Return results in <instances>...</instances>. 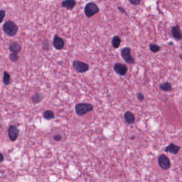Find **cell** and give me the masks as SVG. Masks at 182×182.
Segmentation results:
<instances>
[{"label":"cell","mask_w":182,"mask_h":182,"mask_svg":"<svg viewBox=\"0 0 182 182\" xmlns=\"http://www.w3.org/2000/svg\"><path fill=\"white\" fill-rule=\"evenodd\" d=\"M3 30L4 32L7 36H15L18 32V26L14 22L11 20H9L4 24L3 26Z\"/></svg>","instance_id":"6da1fadb"},{"label":"cell","mask_w":182,"mask_h":182,"mask_svg":"<svg viewBox=\"0 0 182 182\" xmlns=\"http://www.w3.org/2000/svg\"><path fill=\"white\" fill-rule=\"evenodd\" d=\"M94 109V106L89 103H79L75 105V111L78 116H83Z\"/></svg>","instance_id":"7a4b0ae2"},{"label":"cell","mask_w":182,"mask_h":182,"mask_svg":"<svg viewBox=\"0 0 182 182\" xmlns=\"http://www.w3.org/2000/svg\"><path fill=\"white\" fill-rule=\"evenodd\" d=\"M84 11L87 17L90 18L98 13L99 8L95 3L90 2L86 5Z\"/></svg>","instance_id":"3957f363"},{"label":"cell","mask_w":182,"mask_h":182,"mask_svg":"<svg viewBox=\"0 0 182 182\" xmlns=\"http://www.w3.org/2000/svg\"><path fill=\"white\" fill-rule=\"evenodd\" d=\"M122 58L124 59L127 63L129 64H134L135 59L131 55V49L129 47H125L122 49L121 51Z\"/></svg>","instance_id":"277c9868"},{"label":"cell","mask_w":182,"mask_h":182,"mask_svg":"<svg viewBox=\"0 0 182 182\" xmlns=\"http://www.w3.org/2000/svg\"><path fill=\"white\" fill-rule=\"evenodd\" d=\"M73 66L75 71L80 73H85L88 71L89 69V66L88 64L82 62L81 61H74L73 63Z\"/></svg>","instance_id":"5b68a950"},{"label":"cell","mask_w":182,"mask_h":182,"mask_svg":"<svg viewBox=\"0 0 182 182\" xmlns=\"http://www.w3.org/2000/svg\"><path fill=\"white\" fill-rule=\"evenodd\" d=\"M158 161L160 168L164 170L168 169L170 167V161L169 159L164 154H161L159 157Z\"/></svg>","instance_id":"8992f818"},{"label":"cell","mask_w":182,"mask_h":182,"mask_svg":"<svg viewBox=\"0 0 182 182\" xmlns=\"http://www.w3.org/2000/svg\"><path fill=\"white\" fill-rule=\"evenodd\" d=\"M8 136L11 141H15L18 138L19 130L15 125L10 126L8 130Z\"/></svg>","instance_id":"52a82bcc"},{"label":"cell","mask_w":182,"mask_h":182,"mask_svg":"<svg viewBox=\"0 0 182 182\" xmlns=\"http://www.w3.org/2000/svg\"><path fill=\"white\" fill-rule=\"evenodd\" d=\"M114 70L120 75L124 76L128 72V67L125 64L116 63L114 64Z\"/></svg>","instance_id":"ba28073f"},{"label":"cell","mask_w":182,"mask_h":182,"mask_svg":"<svg viewBox=\"0 0 182 182\" xmlns=\"http://www.w3.org/2000/svg\"><path fill=\"white\" fill-rule=\"evenodd\" d=\"M171 34L172 37L177 41H181L182 38V34L180 27L178 25L172 26L171 29Z\"/></svg>","instance_id":"9c48e42d"},{"label":"cell","mask_w":182,"mask_h":182,"mask_svg":"<svg viewBox=\"0 0 182 182\" xmlns=\"http://www.w3.org/2000/svg\"><path fill=\"white\" fill-rule=\"evenodd\" d=\"M64 45H65V42L63 38L57 35L54 36L53 40V46L57 50L63 49L64 47Z\"/></svg>","instance_id":"30bf717a"},{"label":"cell","mask_w":182,"mask_h":182,"mask_svg":"<svg viewBox=\"0 0 182 182\" xmlns=\"http://www.w3.org/2000/svg\"><path fill=\"white\" fill-rule=\"evenodd\" d=\"M180 149L181 147L175 145L174 143H171L168 146L166 147V149H164V151L167 153H169L170 154L176 155L180 151Z\"/></svg>","instance_id":"8fae6325"},{"label":"cell","mask_w":182,"mask_h":182,"mask_svg":"<svg viewBox=\"0 0 182 182\" xmlns=\"http://www.w3.org/2000/svg\"><path fill=\"white\" fill-rule=\"evenodd\" d=\"M9 50L13 53H18L21 50V45L18 42L13 41L10 42L9 46Z\"/></svg>","instance_id":"7c38bea8"},{"label":"cell","mask_w":182,"mask_h":182,"mask_svg":"<svg viewBox=\"0 0 182 182\" xmlns=\"http://www.w3.org/2000/svg\"><path fill=\"white\" fill-rule=\"evenodd\" d=\"M76 4L75 0H64L61 2V6L68 10H72Z\"/></svg>","instance_id":"4fadbf2b"},{"label":"cell","mask_w":182,"mask_h":182,"mask_svg":"<svg viewBox=\"0 0 182 182\" xmlns=\"http://www.w3.org/2000/svg\"><path fill=\"white\" fill-rule=\"evenodd\" d=\"M124 119L127 124H134L135 120V115L134 114L130 111H127L124 115Z\"/></svg>","instance_id":"5bb4252c"},{"label":"cell","mask_w":182,"mask_h":182,"mask_svg":"<svg viewBox=\"0 0 182 182\" xmlns=\"http://www.w3.org/2000/svg\"><path fill=\"white\" fill-rule=\"evenodd\" d=\"M121 42V40L119 36H114L113 37L111 43L112 47L115 49H118L119 48L120 44Z\"/></svg>","instance_id":"9a60e30c"},{"label":"cell","mask_w":182,"mask_h":182,"mask_svg":"<svg viewBox=\"0 0 182 182\" xmlns=\"http://www.w3.org/2000/svg\"><path fill=\"white\" fill-rule=\"evenodd\" d=\"M159 88L162 91L167 92L170 91L172 89V87L168 82H164L160 85Z\"/></svg>","instance_id":"2e32d148"},{"label":"cell","mask_w":182,"mask_h":182,"mask_svg":"<svg viewBox=\"0 0 182 182\" xmlns=\"http://www.w3.org/2000/svg\"><path fill=\"white\" fill-rule=\"evenodd\" d=\"M43 96L42 95L38 93H36L34 95H33V96L32 97V101H33L34 103L37 104L39 102H40L42 99H43Z\"/></svg>","instance_id":"e0dca14e"},{"label":"cell","mask_w":182,"mask_h":182,"mask_svg":"<svg viewBox=\"0 0 182 182\" xmlns=\"http://www.w3.org/2000/svg\"><path fill=\"white\" fill-rule=\"evenodd\" d=\"M43 117L46 120H50L51 119H54L55 115H54L53 112L50 111V110H47L44 112Z\"/></svg>","instance_id":"ac0fdd59"},{"label":"cell","mask_w":182,"mask_h":182,"mask_svg":"<svg viewBox=\"0 0 182 182\" xmlns=\"http://www.w3.org/2000/svg\"><path fill=\"white\" fill-rule=\"evenodd\" d=\"M149 47L150 50L153 53H158L161 49V46H159L156 44H154V43H149Z\"/></svg>","instance_id":"d6986e66"},{"label":"cell","mask_w":182,"mask_h":182,"mask_svg":"<svg viewBox=\"0 0 182 182\" xmlns=\"http://www.w3.org/2000/svg\"><path fill=\"white\" fill-rule=\"evenodd\" d=\"M3 84L5 86H8L10 82V75L7 72L4 71L3 73Z\"/></svg>","instance_id":"ffe728a7"},{"label":"cell","mask_w":182,"mask_h":182,"mask_svg":"<svg viewBox=\"0 0 182 182\" xmlns=\"http://www.w3.org/2000/svg\"><path fill=\"white\" fill-rule=\"evenodd\" d=\"M9 59L10 61L13 62H16L19 59V56L17 53H12L9 55Z\"/></svg>","instance_id":"44dd1931"},{"label":"cell","mask_w":182,"mask_h":182,"mask_svg":"<svg viewBox=\"0 0 182 182\" xmlns=\"http://www.w3.org/2000/svg\"><path fill=\"white\" fill-rule=\"evenodd\" d=\"M5 16V11L4 10H0V24L3 22L4 18Z\"/></svg>","instance_id":"7402d4cb"},{"label":"cell","mask_w":182,"mask_h":182,"mask_svg":"<svg viewBox=\"0 0 182 182\" xmlns=\"http://www.w3.org/2000/svg\"><path fill=\"white\" fill-rule=\"evenodd\" d=\"M130 3L132 5L137 6L141 4V0H129Z\"/></svg>","instance_id":"603a6c76"},{"label":"cell","mask_w":182,"mask_h":182,"mask_svg":"<svg viewBox=\"0 0 182 182\" xmlns=\"http://www.w3.org/2000/svg\"><path fill=\"white\" fill-rule=\"evenodd\" d=\"M53 139L57 142H59V141H61L62 139V137L60 135H56L53 137Z\"/></svg>","instance_id":"cb8c5ba5"},{"label":"cell","mask_w":182,"mask_h":182,"mask_svg":"<svg viewBox=\"0 0 182 182\" xmlns=\"http://www.w3.org/2000/svg\"><path fill=\"white\" fill-rule=\"evenodd\" d=\"M137 97H138V99H139V101H142L144 98V96L143 94H141V92H138L137 94Z\"/></svg>","instance_id":"d4e9b609"},{"label":"cell","mask_w":182,"mask_h":182,"mask_svg":"<svg viewBox=\"0 0 182 182\" xmlns=\"http://www.w3.org/2000/svg\"><path fill=\"white\" fill-rule=\"evenodd\" d=\"M118 9H119V10H120V11H121V13H125L126 14H127V13L126 11V10H125V9H124V8H122V7H118Z\"/></svg>","instance_id":"484cf974"},{"label":"cell","mask_w":182,"mask_h":182,"mask_svg":"<svg viewBox=\"0 0 182 182\" xmlns=\"http://www.w3.org/2000/svg\"><path fill=\"white\" fill-rule=\"evenodd\" d=\"M4 160V156L1 153H0V162H2Z\"/></svg>","instance_id":"4316f807"},{"label":"cell","mask_w":182,"mask_h":182,"mask_svg":"<svg viewBox=\"0 0 182 182\" xmlns=\"http://www.w3.org/2000/svg\"><path fill=\"white\" fill-rule=\"evenodd\" d=\"M2 128V126H1V124H0V128Z\"/></svg>","instance_id":"83f0119b"}]
</instances>
